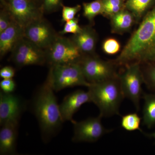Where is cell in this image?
<instances>
[{"label": "cell", "instance_id": "e0dca14e", "mask_svg": "<svg viewBox=\"0 0 155 155\" xmlns=\"http://www.w3.org/2000/svg\"><path fill=\"white\" fill-rule=\"evenodd\" d=\"M134 15L128 10L123 9L110 17L113 32L122 33L130 30L133 25Z\"/></svg>", "mask_w": 155, "mask_h": 155}, {"label": "cell", "instance_id": "8992f818", "mask_svg": "<svg viewBox=\"0 0 155 155\" xmlns=\"http://www.w3.org/2000/svg\"><path fill=\"white\" fill-rule=\"evenodd\" d=\"M125 71L118 75L120 86L125 97L130 100L138 110L142 95V85L144 77L140 69V64L133 63L125 66Z\"/></svg>", "mask_w": 155, "mask_h": 155}, {"label": "cell", "instance_id": "4316f807", "mask_svg": "<svg viewBox=\"0 0 155 155\" xmlns=\"http://www.w3.org/2000/svg\"><path fill=\"white\" fill-rule=\"evenodd\" d=\"M14 21L11 13L4 7L0 12V33L8 28Z\"/></svg>", "mask_w": 155, "mask_h": 155}, {"label": "cell", "instance_id": "277c9868", "mask_svg": "<svg viewBox=\"0 0 155 155\" xmlns=\"http://www.w3.org/2000/svg\"><path fill=\"white\" fill-rule=\"evenodd\" d=\"M47 77L56 92L75 86L88 87L91 84L84 77L79 63L51 66Z\"/></svg>", "mask_w": 155, "mask_h": 155}, {"label": "cell", "instance_id": "d6a6232c", "mask_svg": "<svg viewBox=\"0 0 155 155\" xmlns=\"http://www.w3.org/2000/svg\"></svg>", "mask_w": 155, "mask_h": 155}, {"label": "cell", "instance_id": "603a6c76", "mask_svg": "<svg viewBox=\"0 0 155 155\" xmlns=\"http://www.w3.org/2000/svg\"><path fill=\"white\" fill-rule=\"evenodd\" d=\"M82 29L78 24V20L77 18L70 20L65 22L64 28L61 31L58 32L60 35H63L67 34L72 33L73 35L76 34L80 32Z\"/></svg>", "mask_w": 155, "mask_h": 155}, {"label": "cell", "instance_id": "83f0119b", "mask_svg": "<svg viewBox=\"0 0 155 155\" xmlns=\"http://www.w3.org/2000/svg\"><path fill=\"white\" fill-rule=\"evenodd\" d=\"M1 91L8 93H13L16 88V84L13 78L3 79L0 82Z\"/></svg>", "mask_w": 155, "mask_h": 155}, {"label": "cell", "instance_id": "7a4b0ae2", "mask_svg": "<svg viewBox=\"0 0 155 155\" xmlns=\"http://www.w3.org/2000/svg\"><path fill=\"white\" fill-rule=\"evenodd\" d=\"M31 109L38 122L42 139L47 143L61 131L64 122L54 91L48 77L35 92Z\"/></svg>", "mask_w": 155, "mask_h": 155}, {"label": "cell", "instance_id": "6da1fadb", "mask_svg": "<svg viewBox=\"0 0 155 155\" xmlns=\"http://www.w3.org/2000/svg\"><path fill=\"white\" fill-rule=\"evenodd\" d=\"M155 63V7L145 15L114 64Z\"/></svg>", "mask_w": 155, "mask_h": 155}, {"label": "cell", "instance_id": "cb8c5ba5", "mask_svg": "<svg viewBox=\"0 0 155 155\" xmlns=\"http://www.w3.org/2000/svg\"><path fill=\"white\" fill-rule=\"evenodd\" d=\"M121 46L119 42L114 38L107 39L103 43L102 49L106 54L114 55L119 51Z\"/></svg>", "mask_w": 155, "mask_h": 155}, {"label": "cell", "instance_id": "f546056e", "mask_svg": "<svg viewBox=\"0 0 155 155\" xmlns=\"http://www.w3.org/2000/svg\"><path fill=\"white\" fill-rule=\"evenodd\" d=\"M15 73V70L11 66H5L0 70V76L2 79L13 78Z\"/></svg>", "mask_w": 155, "mask_h": 155}, {"label": "cell", "instance_id": "7c38bea8", "mask_svg": "<svg viewBox=\"0 0 155 155\" xmlns=\"http://www.w3.org/2000/svg\"><path fill=\"white\" fill-rule=\"evenodd\" d=\"M59 35L49 22L43 18L29 23L24 28V37L39 48L45 50Z\"/></svg>", "mask_w": 155, "mask_h": 155}, {"label": "cell", "instance_id": "d6986e66", "mask_svg": "<svg viewBox=\"0 0 155 155\" xmlns=\"http://www.w3.org/2000/svg\"><path fill=\"white\" fill-rule=\"evenodd\" d=\"M83 16L92 23L94 18L99 14L103 15V5L102 0H95L83 4Z\"/></svg>", "mask_w": 155, "mask_h": 155}, {"label": "cell", "instance_id": "3957f363", "mask_svg": "<svg viewBox=\"0 0 155 155\" xmlns=\"http://www.w3.org/2000/svg\"><path fill=\"white\" fill-rule=\"evenodd\" d=\"M91 102L98 108L100 116L109 117L119 115V109L125 98L120 86L119 77L92 83L88 87Z\"/></svg>", "mask_w": 155, "mask_h": 155}, {"label": "cell", "instance_id": "ba28073f", "mask_svg": "<svg viewBox=\"0 0 155 155\" xmlns=\"http://www.w3.org/2000/svg\"><path fill=\"white\" fill-rule=\"evenodd\" d=\"M84 77L90 83H95L117 77L113 63L91 55H85L79 63Z\"/></svg>", "mask_w": 155, "mask_h": 155}, {"label": "cell", "instance_id": "30bf717a", "mask_svg": "<svg viewBox=\"0 0 155 155\" xmlns=\"http://www.w3.org/2000/svg\"><path fill=\"white\" fill-rule=\"evenodd\" d=\"M101 116L91 117L80 122L73 120V135L72 141L74 143L95 142L112 131L104 127L101 122Z\"/></svg>", "mask_w": 155, "mask_h": 155}, {"label": "cell", "instance_id": "1f68e13d", "mask_svg": "<svg viewBox=\"0 0 155 155\" xmlns=\"http://www.w3.org/2000/svg\"><path fill=\"white\" fill-rule=\"evenodd\" d=\"M35 1H36V0H35Z\"/></svg>", "mask_w": 155, "mask_h": 155}, {"label": "cell", "instance_id": "5bb4252c", "mask_svg": "<svg viewBox=\"0 0 155 155\" xmlns=\"http://www.w3.org/2000/svg\"><path fill=\"white\" fill-rule=\"evenodd\" d=\"M24 37V28L14 21L0 33V56L2 58L11 52L18 41Z\"/></svg>", "mask_w": 155, "mask_h": 155}, {"label": "cell", "instance_id": "4fadbf2b", "mask_svg": "<svg viewBox=\"0 0 155 155\" xmlns=\"http://www.w3.org/2000/svg\"><path fill=\"white\" fill-rule=\"evenodd\" d=\"M91 102L89 93L81 90H78L69 94L64 97L59 105L61 117L64 122H72L74 114L84 104Z\"/></svg>", "mask_w": 155, "mask_h": 155}, {"label": "cell", "instance_id": "9c48e42d", "mask_svg": "<svg viewBox=\"0 0 155 155\" xmlns=\"http://www.w3.org/2000/svg\"><path fill=\"white\" fill-rule=\"evenodd\" d=\"M3 3L14 21L23 28L43 17L44 13L41 5H38L35 0H8L7 2Z\"/></svg>", "mask_w": 155, "mask_h": 155}, {"label": "cell", "instance_id": "7402d4cb", "mask_svg": "<svg viewBox=\"0 0 155 155\" xmlns=\"http://www.w3.org/2000/svg\"><path fill=\"white\" fill-rule=\"evenodd\" d=\"M103 5V15L110 17L125 9L124 0H102Z\"/></svg>", "mask_w": 155, "mask_h": 155}, {"label": "cell", "instance_id": "9a60e30c", "mask_svg": "<svg viewBox=\"0 0 155 155\" xmlns=\"http://www.w3.org/2000/svg\"><path fill=\"white\" fill-rule=\"evenodd\" d=\"M18 126L19 125L11 123L1 126L0 155H15L17 153Z\"/></svg>", "mask_w": 155, "mask_h": 155}, {"label": "cell", "instance_id": "2e32d148", "mask_svg": "<svg viewBox=\"0 0 155 155\" xmlns=\"http://www.w3.org/2000/svg\"><path fill=\"white\" fill-rule=\"evenodd\" d=\"M71 39L84 56L91 55L94 53L97 37L91 26L82 27L80 32L74 35Z\"/></svg>", "mask_w": 155, "mask_h": 155}, {"label": "cell", "instance_id": "484cf974", "mask_svg": "<svg viewBox=\"0 0 155 155\" xmlns=\"http://www.w3.org/2000/svg\"><path fill=\"white\" fill-rule=\"evenodd\" d=\"M42 9L44 13L50 14L58 11L62 8V0H41Z\"/></svg>", "mask_w": 155, "mask_h": 155}, {"label": "cell", "instance_id": "ffe728a7", "mask_svg": "<svg viewBox=\"0 0 155 155\" xmlns=\"http://www.w3.org/2000/svg\"><path fill=\"white\" fill-rule=\"evenodd\" d=\"M141 118L137 113H130L122 116L121 126L123 129L128 131L138 130L143 133L140 128Z\"/></svg>", "mask_w": 155, "mask_h": 155}, {"label": "cell", "instance_id": "ac0fdd59", "mask_svg": "<svg viewBox=\"0 0 155 155\" xmlns=\"http://www.w3.org/2000/svg\"><path fill=\"white\" fill-rule=\"evenodd\" d=\"M144 105L143 110V123L148 128L155 125V94L143 95Z\"/></svg>", "mask_w": 155, "mask_h": 155}, {"label": "cell", "instance_id": "52a82bcc", "mask_svg": "<svg viewBox=\"0 0 155 155\" xmlns=\"http://www.w3.org/2000/svg\"><path fill=\"white\" fill-rule=\"evenodd\" d=\"M11 52V60L18 67L30 65L43 66L46 64L45 50L39 48L23 37Z\"/></svg>", "mask_w": 155, "mask_h": 155}, {"label": "cell", "instance_id": "5b68a950", "mask_svg": "<svg viewBox=\"0 0 155 155\" xmlns=\"http://www.w3.org/2000/svg\"><path fill=\"white\" fill-rule=\"evenodd\" d=\"M45 51L46 64L50 67L79 63L84 56L71 38L59 34L52 44Z\"/></svg>", "mask_w": 155, "mask_h": 155}, {"label": "cell", "instance_id": "4dcf8cb0", "mask_svg": "<svg viewBox=\"0 0 155 155\" xmlns=\"http://www.w3.org/2000/svg\"><path fill=\"white\" fill-rule=\"evenodd\" d=\"M146 135L148 137H152V138L154 139L155 140V132L151 134H146Z\"/></svg>", "mask_w": 155, "mask_h": 155}, {"label": "cell", "instance_id": "d4e9b609", "mask_svg": "<svg viewBox=\"0 0 155 155\" xmlns=\"http://www.w3.org/2000/svg\"><path fill=\"white\" fill-rule=\"evenodd\" d=\"M62 8V22H66L75 19V15L81 9V6L77 5L74 7H68L63 5Z\"/></svg>", "mask_w": 155, "mask_h": 155}, {"label": "cell", "instance_id": "f1b7e54d", "mask_svg": "<svg viewBox=\"0 0 155 155\" xmlns=\"http://www.w3.org/2000/svg\"><path fill=\"white\" fill-rule=\"evenodd\" d=\"M149 88L155 91V66L149 69L146 79H144Z\"/></svg>", "mask_w": 155, "mask_h": 155}, {"label": "cell", "instance_id": "8fae6325", "mask_svg": "<svg viewBox=\"0 0 155 155\" xmlns=\"http://www.w3.org/2000/svg\"><path fill=\"white\" fill-rule=\"evenodd\" d=\"M27 102L13 94L0 92V125L6 124L19 125V121L27 107Z\"/></svg>", "mask_w": 155, "mask_h": 155}, {"label": "cell", "instance_id": "44dd1931", "mask_svg": "<svg viewBox=\"0 0 155 155\" xmlns=\"http://www.w3.org/2000/svg\"><path fill=\"white\" fill-rule=\"evenodd\" d=\"M153 0H127L125 8L135 17H141Z\"/></svg>", "mask_w": 155, "mask_h": 155}]
</instances>
